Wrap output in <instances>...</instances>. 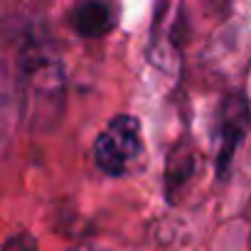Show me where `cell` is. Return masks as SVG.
<instances>
[{"instance_id": "5b68a950", "label": "cell", "mask_w": 251, "mask_h": 251, "mask_svg": "<svg viewBox=\"0 0 251 251\" xmlns=\"http://www.w3.org/2000/svg\"><path fill=\"white\" fill-rule=\"evenodd\" d=\"M3 251H37V241L32 234H13L5 244H3Z\"/></svg>"}, {"instance_id": "3957f363", "label": "cell", "mask_w": 251, "mask_h": 251, "mask_svg": "<svg viewBox=\"0 0 251 251\" xmlns=\"http://www.w3.org/2000/svg\"><path fill=\"white\" fill-rule=\"evenodd\" d=\"M72 27L84 37H101L113 30L111 8L103 3H84L76 5L72 13Z\"/></svg>"}, {"instance_id": "277c9868", "label": "cell", "mask_w": 251, "mask_h": 251, "mask_svg": "<svg viewBox=\"0 0 251 251\" xmlns=\"http://www.w3.org/2000/svg\"><path fill=\"white\" fill-rule=\"evenodd\" d=\"M195 168H197V153L182 143L177 146L173 153H170V160H168V170H165V187H168V195L175 197V192H180L195 175Z\"/></svg>"}, {"instance_id": "7a4b0ae2", "label": "cell", "mask_w": 251, "mask_h": 251, "mask_svg": "<svg viewBox=\"0 0 251 251\" xmlns=\"http://www.w3.org/2000/svg\"><path fill=\"white\" fill-rule=\"evenodd\" d=\"M251 126V111L244 94H229L217 111V175L226 177L231 160Z\"/></svg>"}, {"instance_id": "6da1fadb", "label": "cell", "mask_w": 251, "mask_h": 251, "mask_svg": "<svg viewBox=\"0 0 251 251\" xmlns=\"http://www.w3.org/2000/svg\"><path fill=\"white\" fill-rule=\"evenodd\" d=\"M143 158L146 143L141 121L131 113L113 116L94 143L96 165L111 177H123L133 173L143 163Z\"/></svg>"}]
</instances>
